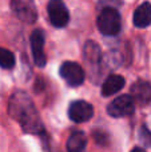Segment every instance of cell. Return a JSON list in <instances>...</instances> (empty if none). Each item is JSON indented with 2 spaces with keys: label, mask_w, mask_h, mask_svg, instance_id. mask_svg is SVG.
<instances>
[{
  "label": "cell",
  "mask_w": 151,
  "mask_h": 152,
  "mask_svg": "<svg viewBox=\"0 0 151 152\" xmlns=\"http://www.w3.org/2000/svg\"><path fill=\"white\" fill-rule=\"evenodd\" d=\"M67 152H87V136L82 131H75L67 140Z\"/></svg>",
  "instance_id": "7c38bea8"
},
{
  "label": "cell",
  "mask_w": 151,
  "mask_h": 152,
  "mask_svg": "<svg viewBox=\"0 0 151 152\" xmlns=\"http://www.w3.org/2000/svg\"><path fill=\"white\" fill-rule=\"evenodd\" d=\"M131 152H146L143 150V148H139V147H135V148H133V151Z\"/></svg>",
  "instance_id": "2e32d148"
},
{
  "label": "cell",
  "mask_w": 151,
  "mask_h": 152,
  "mask_svg": "<svg viewBox=\"0 0 151 152\" xmlns=\"http://www.w3.org/2000/svg\"><path fill=\"white\" fill-rule=\"evenodd\" d=\"M131 97L135 104L146 105L151 102V84L149 81L138 80L131 87Z\"/></svg>",
  "instance_id": "9c48e42d"
},
{
  "label": "cell",
  "mask_w": 151,
  "mask_h": 152,
  "mask_svg": "<svg viewBox=\"0 0 151 152\" xmlns=\"http://www.w3.org/2000/svg\"><path fill=\"white\" fill-rule=\"evenodd\" d=\"M102 59V52L98 44L94 42H87L84 45V60L90 67H99Z\"/></svg>",
  "instance_id": "4fadbf2b"
},
{
  "label": "cell",
  "mask_w": 151,
  "mask_h": 152,
  "mask_svg": "<svg viewBox=\"0 0 151 152\" xmlns=\"http://www.w3.org/2000/svg\"><path fill=\"white\" fill-rule=\"evenodd\" d=\"M139 139L142 140V143H144L146 145H151V132L146 127H142V129L139 131Z\"/></svg>",
  "instance_id": "9a60e30c"
},
{
  "label": "cell",
  "mask_w": 151,
  "mask_h": 152,
  "mask_svg": "<svg viewBox=\"0 0 151 152\" xmlns=\"http://www.w3.org/2000/svg\"><path fill=\"white\" fill-rule=\"evenodd\" d=\"M15 66V55L7 48L0 47V67L4 69H11Z\"/></svg>",
  "instance_id": "5bb4252c"
},
{
  "label": "cell",
  "mask_w": 151,
  "mask_h": 152,
  "mask_svg": "<svg viewBox=\"0 0 151 152\" xmlns=\"http://www.w3.org/2000/svg\"><path fill=\"white\" fill-rule=\"evenodd\" d=\"M125 77L120 75H110L102 84V95L106 97L118 94L125 87Z\"/></svg>",
  "instance_id": "30bf717a"
},
{
  "label": "cell",
  "mask_w": 151,
  "mask_h": 152,
  "mask_svg": "<svg viewBox=\"0 0 151 152\" xmlns=\"http://www.w3.org/2000/svg\"><path fill=\"white\" fill-rule=\"evenodd\" d=\"M134 111H135V102L131 95H120L107 105V112L112 118L130 116L134 113Z\"/></svg>",
  "instance_id": "277c9868"
},
{
  "label": "cell",
  "mask_w": 151,
  "mask_h": 152,
  "mask_svg": "<svg viewBox=\"0 0 151 152\" xmlns=\"http://www.w3.org/2000/svg\"><path fill=\"white\" fill-rule=\"evenodd\" d=\"M151 24V4L142 3L134 12V26L136 28H146Z\"/></svg>",
  "instance_id": "8fae6325"
},
{
  "label": "cell",
  "mask_w": 151,
  "mask_h": 152,
  "mask_svg": "<svg viewBox=\"0 0 151 152\" xmlns=\"http://www.w3.org/2000/svg\"><path fill=\"white\" fill-rule=\"evenodd\" d=\"M60 76L71 87L82 86L86 79L84 69L75 61H64L60 66Z\"/></svg>",
  "instance_id": "8992f818"
},
{
  "label": "cell",
  "mask_w": 151,
  "mask_h": 152,
  "mask_svg": "<svg viewBox=\"0 0 151 152\" xmlns=\"http://www.w3.org/2000/svg\"><path fill=\"white\" fill-rule=\"evenodd\" d=\"M10 115L21 126L27 134L40 135L44 126L31 96L24 91H18L10 99Z\"/></svg>",
  "instance_id": "6da1fadb"
},
{
  "label": "cell",
  "mask_w": 151,
  "mask_h": 152,
  "mask_svg": "<svg viewBox=\"0 0 151 152\" xmlns=\"http://www.w3.org/2000/svg\"><path fill=\"white\" fill-rule=\"evenodd\" d=\"M96 26L100 34H103L104 36H115L120 32L122 27L120 13L112 7L104 8L96 19Z\"/></svg>",
  "instance_id": "7a4b0ae2"
},
{
  "label": "cell",
  "mask_w": 151,
  "mask_h": 152,
  "mask_svg": "<svg viewBox=\"0 0 151 152\" xmlns=\"http://www.w3.org/2000/svg\"><path fill=\"white\" fill-rule=\"evenodd\" d=\"M44 42H45V36L43 29H34L29 37V43H31V50H32V55H34V61L37 67H44L47 63L45 59V53H44Z\"/></svg>",
  "instance_id": "52a82bcc"
},
{
  "label": "cell",
  "mask_w": 151,
  "mask_h": 152,
  "mask_svg": "<svg viewBox=\"0 0 151 152\" xmlns=\"http://www.w3.org/2000/svg\"><path fill=\"white\" fill-rule=\"evenodd\" d=\"M48 18L54 27L63 28L70 21V12L62 0H50L47 5Z\"/></svg>",
  "instance_id": "5b68a950"
},
{
  "label": "cell",
  "mask_w": 151,
  "mask_h": 152,
  "mask_svg": "<svg viewBox=\"0 0 151 152\" xmlns=\"http://www.w3.org/2000/svg\"><path fill=\"white\" fill-rule=\"evenodd\" d=\"M11 10L19 20L34 24L37 20V10L34 0H11Z\"/></svg>",
  "instance_id": "3957f363"
},
{
  "label": "cell",
  "mask_w": 151,
  "mask_h": 152,
  "mask_svg": "<svg viewBox=\"0 0 151 152\" xmlns=\"http://www.w3.org/2000/svg\"><path fill=\"white\" fill-rule=\"evenodd\" d=\"M68 116L74 123H84L94 116V108L84 100H76L70 104Z\"/></svg>",
  "instance_id": "ba28073f"
}]
</instances>
